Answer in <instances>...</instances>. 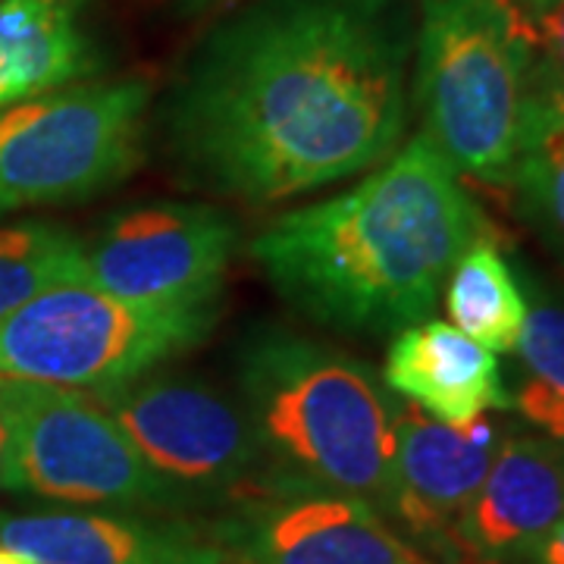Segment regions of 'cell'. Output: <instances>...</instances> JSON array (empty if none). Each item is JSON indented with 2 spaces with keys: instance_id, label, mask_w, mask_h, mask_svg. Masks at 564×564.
I'll return each instance as SVG.
<instances>
[{
  "instance_id": "6da1fadb",
  "label": "cell",
  "mask_w": 564,
  "mask_h": 564,
  "mask_svg": "<svg viewBox=\"0 0 564 564\" xmlns=\"http://www.w3.org/2000/svg\"><path fill=\"white\" fill-rule=\"evenodd\" d=\"M414 35V0L242 3L166 101L182 180L258 207L380 166L411 117Z\"/></svg>"
},
{
  "instance_id": "7a4b0ae2",
  "label": "cell",
  "mask_w": 564,
  "mask_h": 564,
  "mask_svg": "<svg viewBox=\"0 0 564 564\" xmlns=\"http://www.w3.org/2000/svg\"><path fill=\"white\" fill-rule=\"evenodd\" d=\"M484 232L458 173L414 135L348 192L276 217L251 258L311 323L399 333L433 314L452 267Z\"/></svg>"
},
{
  "instance_id": "3957f363",
  "label": "cell",
  "mask_w": 564,
  "mask_h": 564,
  "mask_svg": "<svg viewBox=\"0 0 564 564\" xmlns=\"http://www.w3.org/2000/svg\"><path fill=\"white\" fill-rule=\"evenodd\" d=\"M236 386L276 492L351 496L389 521L399 404L367 364L261 323L236 348Z\"/></svg>"
},
{
  "instance_id": "277c9868",
  "label": "cell",
  "mask_w": 564,
  "mask_h": 564,
  "mask_svg": "<svg viewBox=\"0 0 564 564\" xmlns=\"http://www.w3.org/2000/svg\"><path fill=\"white\" fill-rule=\"evenodd\" d=\"M536 76V25L518 0H417L411 107L458 176L511 185Z\"/></svg>"
},
{
  "instance_id": "5b68a950",
  "label": "cell",
  "mask_w": 564,
  "mask_h": 564,
  "mask_svg": "<svg viewBox=\"0 0 564 564\" xmlns=\"http://www.w3.org/2000/svg\"><path fill=\"white\" fill-rule=\"evenodd\" d=\"M220 304H135L66 282L0 317V377L101 389L188 355L214 333Z\"/></svg>"
},
{
  "instance_id": "8992f818",
  "label": "cell",
  "mask_w": 564,
  "mask_h": 564,
  "mask_svg": "<svg viewBox=\"0 0 564 564\" xmlns=\"http://www.w3.org/2000/svg\"><path fill=\"white\" fill-rule=\"evenodd\" d=\"M151 85L139 76L63 85L0 110V214L85 202L144 158Z\"/></svg>"
},
{
  "instance_id": "52a82bcc",
  "label": "cell",
  "mask_w": 564,
  "mask_h": 564,
  "mask_svg": "<svg viewBox=\"0 0 564 564\" xmlns=\"http://www.w3.org/2000/svg\"><path fill=\"white\" fill-rule=\"evenodd\" d=\"M3 489L139 514H182L195 508L141 458L91 392L22 380H17Z\"/></svg>"
},
{
  "instance_id": "ba28073f",
  "label": "cell",
  "mask_w": 564,
  "mask_h": 564,
  "mask_svg": "<svg viewBox=\"0 0 564 564\" xmlns=\"http://www.w3.org/2000/svg\"><path fill=\"white\" fill-rule=\"evenodd\" d=\"M91 395L192 505H242L276 492L242 404L198 377L151 370Z\"/></svg>"
},
{
  "instance_id": "9c48e42d",
  "label": "cell",
  "mask_w": 564,
  "mask_h": 564,
  "mask_svg": "<svg viewBox=\"0 0 564 564\" xmlns=\"http://www.w3.org/2000/svg\"><path fill=\"white\" fill-rule=\"evenodd\" d=\"M236 248L239 226L214 204H139L85 245V282L135 304H220Z\"/></svg>"
},
{
  "instance_id": "30bf717a",
  "label": "cell",
  "mask_w": 564,
  "mask_h": 564,
  "mask_svg": "<svg viewBox=\"0 0 564 564\" xmlns=\"http://www.w3.org/2000/svg\"><path fill=\"white\" fill-rule=\"evenodd\" d=\"M502 443V426L486 414L452 426L426 417L414 404H399L389 524L436 564H467L458 524Z\"/></svg>"
},
{
  "instance_id": "8fae6325",
  "label": "cell",
  "mask_w": 564,
  "mask_h": 564,
  "mask_svg": "<svg viewBox=\"0 0 564 564\" xmlns=\"http://www.w3.org/2000/svg\"><path fill=\"white\" fill-rule=\"evenodd\" d=\"M232 564H436L377 508L336 492H276L220 521Z\"/></svg>"
},
{
  "instance_id": "7c38bea8",
  "label": "cell",
  "mask_w": 564,
  "mask_h": 564,
  "mask_svg": "<svg viewBox=\"0 0 564 564\" xmlns=\"http://www.w3.org/2000/svg\"><path fill=\"white\" fill-rule=\"evenodd\" d=\"M0 545L32 564H232L217 527L139 511L0 514Z\"/></svg>"
},
{
  "instance_id": "4fadbf2b",
  "label": "cell",
  "mask_w": 564,
  "mask_h": 564,
  "mask_svg": "<svg viewBox=\"0 0 564 564\" xmlns=\"http://www.w3.org/2000/svg\"><path fill=\"white\" fill-rule=\"evenodd\" d=\"M564 521V443L505 436L458 524L467 564H521Z\"/></svg>"
},
{
  "instance_id": "5bb4252c",
  "label": "cell",
  "mask_w": 564,
  "mask_h": 564,
  "mask_svg": "<svg viewBox=\"0 0 564 564\" xmlns=\"http://www.w3.org/2000/svg\"><path fill=\"white\" fill-rule=\"evenodd\" d=\"M383 380L423 414L452 426L511 408L496 351L464 336L458 326L430 317L395 333Z\"/></svg>"
},
{
  "instance_id": "9a60e30c",
  "label": "cell",
  "mask_w": 564,
  "mask_h": 564,
  "mask_svg": "<svg viewBox=\"0 0 564 564\" xmlns=\"http://www.w3.org/2000/svg\"><path fill=\"white\" fill-rule=\"evenodd\" d=\"M101 66L85 0H0V110Z\"/></svg>"
},
{
  "instance_id": "2e32d148",
  "label": "cell",
  "mask_w": 564,
  "mask_h": 564,
  "mask_svg": "<svg viewBox=\"0 0 564 564\" xmlns=\"http://www.w3.org/2000/svg\"><path fill=\"white\" fill-rule=\"evenodd\" d=\"M524 220L564 263V95L543 73L527 101L511 185Z\"/></svg>"
},
{
  "instance_id": "e0dca14e",
  "label": "cell",
  "mask_w": 564,
  "mask_h": 564,
  "mask_svg": "<svg viewBox=\"0 0 564 564\" xmlns=\"http://www.w3.org/2000/svg\"><path fill=\"white\" fill-rule=\"evenodd\" d=\"M445 311L452 326L489 351H514L527 321V299L502 251L477 239L445 280Z\"/></svg>"
},
{
  "instance_id": "ac0fdd59",
  "label": "cell",
  "mask_w": 564,
  "mask_h": 564,
  "mask_svg": "<svg viewBox=\"0 0 564 564\" xmlns=\"http://www.w3.org/2000/svg\"><path fill=\"white\" fill-rule=\"evenodd\" d=\"M66 282H85V245L73 229L51 220L0 226V317Z\"/></svg>"
},
{
  "instance_id": "d6986e66",
  "label": "cell",
  "mask_w": 564,
  "mask_h": 564,
  "mask_svg": "<svg viewBox=\"0 0 564 564\" xmlns=\"http://www.w3.org/2000/svg\"><path fill=\"white\" fill-rule=\"evenodd\" d=\"M511 408L549 440L564 443V302L536 299L518 336Z\"/></svg>"
},
{
  "instance_id": "ffe728a7",
  "label": "cell",
  "mask_w": 564,
  "mask_h": 564,
  "mask_svg": "<svg viewBox=\"0 0 564 564\" xmlns=\"http://www.w3.org/2000/svg\"><path fill=\"white\" fill-rule=\"evenodd\" d=\"M536 47H540V73L543 79L564 95V0H555L533 17Z\"/></svg>"
},
{
  "instance_id": "44dd1931",
  "label": "cell",
  "mask_w": 564,
  "mask_h": 564,
  "mask_svg": "<svg viewBox=\"0 0 564 564\" xmlns=\"http://www.w3.org/2000/svg\"><path fill=\"white\" fill-rule=\"evenodd\" d=\"M13 404H17V380L0 377V489L7 480L10 445H13Z\"/></svg>"
},
{
  "instance_id": "7402d4cb",
  "label": "cell",
  "mask_w": 564,
  "mask_h": 564,
  "mask_svg": "<svg viewBox=\"0 0 564 564\" xmlns=\"http://www.w3.org/2000/svg\"><path fill=\"white\" fill-rule=\"evenodd\" d=\"M521 564H564V521L558 527H552L543 540L527 552V558Z\"/></svg>"
},
{
  "instance_id": "603a6c76",
  "label": "cell",
  "mask_w": 564,
  "mask_h": 564,
  "mask_svg": "<svg viewBox=\"0 0 564 564\" xmlns=\"http://www.w3.org/2000/svg\"><path fill=\"white\" fill-rule=\"evenodd\" d=\"M0 564H32V562H25V558H22V555H17L13 549L0 545Z\"/></svg>"
},
{
  "instance_id": "cb8c5ba5",
  "label": "cell",
  "mask_w": 564,
  "mask_h": 564,
  "mask_svg": "<svg viewBox=\"0 0 564 564\" xmlns=\"http://www.w3.org/2000/svg\"><path fill=\"white\" fill-rule=\"evenodd\" d=\"M521 7H527V10H543V7H549V3H555V0H518Z\"/></svg>"
},
{
  "instance_id": "d4e9b609",
  "label": "cell",
  "mask_w": 564,
  "mask_h": 564,
  "mask_svg": "<svg viewBox=\"0 0 564 564\" xmlns=\"http://www.w3.org/2000/svg\"><path fill=\"white\" fill-rule=\"evenodd\" d=\"M185 3H192V7H214V3H229V0H185Z\"/></svg>"
}]
</instances>
